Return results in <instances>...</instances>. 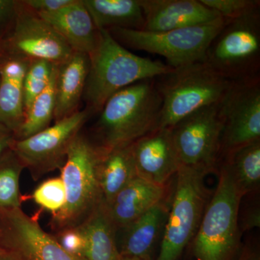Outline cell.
Wrapping results in <instances>:
<instances>
[{
	"label": "cell",
	"instance_id": "19",
	"mask_svg": "<svg viewBox=\"0 0 260 260\" xmlns=\"http://www.w3.org/2000/svg\"><path fill=\"white\" fill-rule=\"evenodd\" d=\"M90 70V57L74 52L57 66L55 122L78 112Z\"/></svg>",
	"mask_w": 260,
	"mask_h": 260
},
{
	"label": "cell",
	"instance_id": "14",
	"mask_svg": "<svg viewBox=\"0 0 260 260\" xmlns=\"http://www.w3.org/2000/svg\"><path fill=\"white\" fill-rule=\"evenodd\" d=\"M132 146L137 176L166 186L179 169L170 128H157L134 142Z\"/></svg>",
	"mask_w": 260,
	"mask_h": 260
},
{
	"label": "cell",
	"instance_id": "23",
	"mask_svg": "<svg viewBox=\"0 0 260 260\" xmlns=\"http://www.w3.org/2000/svg\"><path fill=\"white\" fill-rule=\"evenodd\" d=\"M95 27L143 30L144 13L140 0H83Z\"/></svg>",
	"mask_w": 260,
	"mask_h": 260
},
{
	"label": "cell",
	"instance_id": "10",
	"mask_svg": "<svg viewBox=\"0 0 260 260\" xmlns=\"http://www.w3.org/2000/svg\"><path fill=\"white\" fill-rule=\"evenodd\" d=\"M90 116L86 109L78 110L29 138L15 140L10 149L32 177L39 179L51 171L61 169L70 145Z\"/></svg>",
	"mask_w": 260,
	"mask_h": 260
},
{
	"label": "cell",
	"instance_id": "30",
	"mask_svg": "<svg viewBox=\"0 0 260 260\" xmlns=\"http://www.w3.org/2000/svg\"><path fill=\"white\" fill-rule=\"evenodd\" d=\"M54 237L72 255L80 260H87L85 238L79 227L62 229L57 232Z\"/></svg>",
	"mask_w": 260,
	"mask_h": 260
},
{
	"label": "cell",
	"instance_id": "27",
	"mask_svg": "<svg viewBox=\"0 0 260 260\" xmlns=\"http://www.w3.org/2000/svg\"><path fill=\"white\" fill-rule=\"evenodd\" d=\"M57 64L34 59L29 61L23 81L24 112L26 114L36 98L44 91L50 81Z\"/></svg>",
	"mask_w": 260,
	"mask_h": 260
},
{
	"label": "cell",
	"instance_id": "9",
	"mask_svg": "<svg viewBox=\"0 0 260 260\" xmlns=\"http://www.w3.org/2000/svg\"><path fill=\"white\" fill-rule=\"evenodd\" d=\"M223 128L220 103L197 111L170 128L179 167L207 174L216 170Z\"/></svg>",
	"mask_w": 260,
	"mask_h": 260
},
{
	"label": "cell",
	"instance_id": "7",
	"mask_svg": "<svg viewBox=\"0 0 260 260\" xmlns=\"http://www.w3.org/2000/svg\"><path fill=\"white\" fill-rule=\"evenodd\" d=\"M205 62L232 82L260 75V10L227 20L210 43Z\"/></svg>",
	"mask_w": 260,
	"mask_h": 260
},
{
	"label": "cell",
	"instance_id": "29",
	"mask_svg": "<svg viewBox=\"0 0 260 260\" xmlns=\"http://www.w3.org/2000/svg\"><path fill=\"white\" fill-rule=\"evenodd\" d=\"M227 20H237L260 10L259 0H200Z\"/></svg>",
	"mask_w": 260,
	"mask_h": 260
},
{
	"label": "cell",
	"instance_id": "24",
	"mask_svg": "<svg viewBox=\"0 0 260 260\" xmlns=\"http://www.w3.org/2000/svg\"><path fill=\"white\" fill-rule=\"evenodd\" d=\"M220 161L229 169L243 197L259 189L260 140L228 152Z\"/></svg>",
	"mask_w": 260,
	"mask_h": 260
},
{
	"label": "cell",
	"instance_id": "18",
	"mask_svg": "<svg viewBox=\"0 0 260 260\" xmlns=\"http://www.w3.org/2000/svg\"><path fill=\"white\" fill-rule=\"evenodd\" d=\"M29 61L4 56L0 62V124L15 135L25 119L23 81Z\"/></svg>",
	"mask_w": 260,
	"mask_h": 260
},
{
	"label": "cell",
	"instance_id": "35",
	"mask_svg": "<svg viewBox=\"0 0 260 260\" xmlns=\"http://www.w3.org/2000/svg\"><path fill=\"white\" fill-rule=\"evenodd\" d=\"M237 260H260L259 253L251 246L243 248Z\"/></svg>",
	"mask_w": 260,
	"mask_h": 260
},
{
	"label": "cell",
	"instance_id": "12",
	"mask_svg": "<svg viewBox=\"0 0 260 260\" xmlns=\"http://www.w3.org/2000/svg\"><path fill=\"white\" fill-rule=\"evenodd\" d=\"M220 105L223 117L220 158L260 140V75L234 82Z\"/></svg>",
	"mask_w": 260,
	"mask_h": 260
},
{
	"label": "cell",
	"instance_id": "17",
	"mask_svg": "<svg viewBox=\"0 0 260 260\" xmlns=\"http://www.w3.org/2000/svg\"><path fill=\"white\" fill-rule=\"evenodd\" d=\"M167 186L136 178L107 205L116 229H124L153 207L164 201Z\"/></svg>",
	"mask_w": 260,
	"mask_h": 260
},
{
	"label": "cell",
	"instance_id": "15",
	"mask_svg": "<svg viewBox=\"0 0 260 260\" xmlns=\"http://www.w3.org/2000/svg\"><path fill=\"white\" fill-rule=\"evenodd\" d=\"M143 30L164 32L201 25L221 18L200 0H140Z\"/></svg>",
	"mask_w": 260,
	"mask_h": 260
},
{
	"label": "cell",
	"instance_id": "37",
	"mask_svg": "<svg viewBox=\"0 0 260 260\" xmlns=\"http://www.w3.org/2000/svg\"><path fill=\"white\" fill-rule=\"evenodd\" d=\"M119 260H153L152 258L135 257V256H120Z\"/></svg>",
	"mask_w": 260,
	"mask_h": 260
},
{
	"label": "cell",
	"instance_id": "20",
	"mask_svg": "<svg viewBox=\"0 0 260 260\" xmlns=\"http://www.w3.org/2000/svg\"><path fill=\"white\" fill-rule=\"evenodd\" d=\"M167 205L162 201L124 228L121 256L152 258V251L167 221Z\"/></svg>",
	"mask_w": 260,
	"mask_h": 260
},
{
	"label": "cell",
	"instance_id": "38",
	"mask_svg": "<svg viewBox=\"0 0 260 260\" xmlns=\"http://www.w3.org/2000/svg\"><path fill=\"white\" fill-rule=\"evenodd\" d=\"M4 57V53H3V48H2L1 43H0V62L3 60Z\"/></svg>",
	"mask_w": 260,
	"mask_h": 260
},
{
	"label": "cell",
	"instance_id": "39",
	"mask_svg": "<svg viewBox=\"0 0 260 260\" xmlns=\"http://www.w3.org/2000/svg\"><path fill=\"white\" fill-rule=\"evenodd\" d=\"M5 252V251L4 250V249H3V248H2L1 246H0V255H1V254H4Z\"/></svg>",
	"mask_w": 260,
	"mask_h": 260
},
{
	"label": "cell",
	"instance_id": "5",
	"mask_svg": "<svg viewBox=\"0 0 260 260\" xmlns=\"http://www.w3.org/2000/svg\"><path fill=\"white\" fill-rule=\"evenodd\" d=\"M100 155L101 148L81 132L70 145L61 168L66 200L51 220L56 232L79 226L104 201L98 175Z\"/></svg>",
	"mask_w": 260,
	"mask_h": 260
},
{
	"label": "cell",
	"instance_id": "16",
	"mask_svg": "<svg viewBox=\"0 0 260 260\" xmlns=\"http://www.w3.org/2000/svg\"><path fill=\"white\" fill-rule=\"evenodd\" d=\"M66 42L75 52L90 56L99 42V30L83 0L73 3L55 12L37 13Z\"/></svg>",
	"mask_w": 260,
	"mask_h": 260
},
{
	"label": "cell",
	"instance_id": "3",
	"mask_svg": "<svg viewBox=\"0 0 260 260\" xmlns=\"http://www.w3.org/2000/svg\"><path fill=\"white\" fill-rule=\"evenodd\" d=\"M233 83L205 61L172 69L155 78L162 100L158 128H172L197 111L221 102Z\"/></svg>",
	"mask_w": 260,
	"mask_h": 260
},
{
	"label": "cell",
	"instance_id": "36",
	"mask_svg": "<svg viewBox=\"0 0 260 260\" xmlns=\"http://www.w3.org/2000/svg\"><path fill=\"white\" fill-rule=\"evenodd\" d=\"M0 260H22L18 256L12 254V253L5 251L4 254L0 255Z\"/></svg>",
	"mask_w": 260,
	"mask_h": 260
},
{
	"label": "cell",
	"instance_id": "11",
	"mask_svg": "<svg viewBox=\"0 0 260 260\" xmlns=\"http://www.w3.org/2000/svg\"><path fill=\"white\" fill-rule=\"evenodd\" d=\"M4 56L59 64L75 52L54 28L18 1L14 23L1 42Z\"/></svg>",
	"mask_w": 260,
	"mask_h": 260
},
{
	"label": "cell",
	"instance_id": "28",
	"mask_svg": "<svg viewBox=\"0 0 260 260\" xmlns=\"http://www.w3.org/2000/svg\"><path fill=\"white\" fill-rule=\"evenodd\" d=\"M34 201L53 215L64 207L66 192L61 177L52 178L43 181L32 194Z\"/></svg>",
	"mask_w": 260,
	"mask_h": 260
},
{
	"label": "cell",
	"instance_id": "6",
	"mask_svg": "<svg viewBox=\"0 0 260 260\" xmlns=\"http://www.w3.org/2000/svg\"><path fill=\"white\" fill-rule=\"evenodd\" d=\"M226 20L219 18L209 23L164 32H149L121 28L108 29L124 48L158 54L173 69L205 61L210 43Z\"/></svg>",
	"mask_w": 260,
	"mask_h": 260
},
{
	"label": "cell",
	"instance_id": "22",
	"mask_svg": "<svg viewBox=\"0 0 260 260\" xmlns=\"http://www.w3.org/2000/svg\"><path fill=\"white\" fill-rule=\"evenodd\" d=\"M78 227L85 238L87 260L120 259L116 241V228L104 201Z\"/></svg>",
	"mask_w": 260,
	"mask_h": 260
},
{
	"label": "cell",
	"instance_id": "34",
	"mask_svg": "<svg viewBox=\"0 0 260 260\" xmlns=\"http://www.w3.org/2000/svg\"><path fill=\"white\" fill-rule=\"evenodd\" d=\"M14 140V133L6 126L0 124V158L9 150Z\"/></svg>",
	"mask_w": 260,
	"mask_h": 260
},
{
	"label": "cell",
	"instance_id": "31",
	"mask_svg": "<svg viewBox=\"0 0 260 260\" xmlns=\"http://www.w3.org/2000/svg\"><path fill=\"white\" fill-rule=\"evenodd\" d=\"M18 1L0 0V42L14 23Z\"/></svg>",
	"mask_w": 260,
	"mask_h": 260
},
{
	"label": "cell",
	"instance_id": "1",
	"mask_svg": "<svg viewBox=\"0 0 260 260\" xmlns=\"http://www.w3.org/2000/svg\"><path fill=\"white\" fill-rule=\"evenodd\" d=\"M161 108L155 78L121 89L108 99L99 112L94 143L106 150L133 144L158 128Z\"/></svg>",
	"mask_w": 260,
	"mask_h": 260
},
{
	"label": "cell",
	"instance_id": "8",
	"mask_svg": "<svg viewBox=\"0 0 260 260\" xmlns=\"http://www.w3.org/2000/svg\"><path fill=\"white\" fill-rule=\"evenodd\" d=\"M207 175L200 171L179 167L157 260H177L192 241L210 198L205 184Z\"/></svg>",
	"mask_w": 260,
	"mask_h": 260
},
{
	"label": "cell",
	"instance_id": "25",
	"mask_svg": "<svg viewBox=\"0 0 260 260\" xmlns=\"http://www.w3.org/2000/svg\"><path fill=\"white\" fill-rule=\"evenodd\" d=\"M57 66L47 88L36 98L25 114L23 124L15 135V140L25 139L50 126L56 107Z\"/></svg>",
	"mask_w": 260,
	"mask_h": 260
},
{
	"label": "cell",
	"instance_id": "26",
	"mask_svg": "<svg viewBox=\"0 0 260 260\" xmlns=\"http://www.w3.org/2000/svg\"><path fill=\"white\" fill-rule=\"evenodd\" d=\"M24 168L10 148L0 158V208H21L20 178Z\"/></svg>",
	"mask_w": 260,
	"mask_h": 260
},
{
	"label": "cell",
	"instance_id": "32",
	"mask_svg": "<svg viewBox=\"0 0 260 260\" xmlns=\"http://www.w3.org/2000/svg\"><path fill=\"white\" fill-rule=\"evenodd\" d=\"M73 0H23V3L37 13H49L61 9Z\"/></svg>",
	"mask_w": 260,
	"mask_h": 260
},
{
	"label": "cell",
	"instance_id": "33",
	"mask_svg": "<svg viewBox=\"0 0 260 260\" xmlns=\"http://www.w3.org/2000/svg\"><path fill=\"white\" fill-rule=\"evenodd\" d=\"M260 212L259 208L250 209L243 216L241 223H239L241 232L251 230L254 228H259Z\"/></svg>",
	"mask_w": 260,
	"mask_h": 260
},
{
	"label": "cell",
	"instance_id": "4",
	"mask_svg": "<svg viewBox=\"0 0 260 260\" xmlns=\"http://www.w3.org/2000/svg\"><path fill=\"white\" fill-rule=\"evenodd\" d=\"M219 162L218 185L191 241L197 260H233L240 247L239 208L243 195L226 166Z\"/></svg>",
	"mask_w": 260,
	"mask_h": 260
},
{
	"label": "cell",
	"instance_id": "21",
	"mask_svg": "<svg viewBox=\"0 0 260 260\" xmlns=\"http://www.w3.org/2000/svg\"><path fill=\"white\" fill-rule=\"evenodd\" d=\"M131 145L108 150L99 147L101 155L98 175L106 205H109L119 191L138 178Z\"/></svg>",
	"mask_w": 260,
	"mask_h": 260
},
{
	"label": "cell",
	"instance_id": "2",
	"mask_svg": "<svg viewBox=\"0 0 260 260\" xmlns=\"http://www.w3.org/2000/svg\"><path fill=\"white\" fill-rule=\"evenodd\" d=\"M99 42L90 57L84 99L90 116L99 114L112 95L140 80L152 79L173 68L161 61L136 55L119 44L107 30L99 29Z\"/></svg>",
	"mask_w": 260,
	"mask_h": 260
},
{
	"label": "cell",
	"instance_id": "13",
	"mask_svg": "<svg viewBox=\"0 0 260 260\" xmlns=\"http://www.w3.org/2000/svg\"><path fill=\"white\" fill-rule=\"evenodd\" d=\"M0 246L22 260H80L21 208H0Z\"/></svg>",
	"mask_w": 260,
	"mask_h": 260
}]
</instances>
